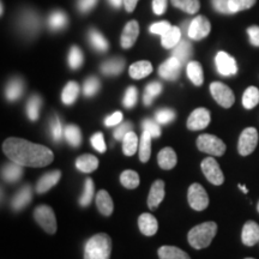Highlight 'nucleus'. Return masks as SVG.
<instances>
[{
	"label": "nucleus",
	"mask_w": 259,
	"mask_h": 259,
	"mask_svg": "<svg viewBox=\"0 0 259 259\" xmlns=\"http://www.w3.org/2000/svg\"><path fill=\"white\" fill-rule=\"evenodd\" d=\"M69 64L72 70H77L83 64V53L77 46H73L69 53Z\"/></svg>",
	"instance_id": "44"
},
{
	"label": "nucleus",
	"mask_w": 259,
	"mask_h": 259,
	"mask_svg": "<svg viewBox=\"0 0 259 259\" xmlns=\"http://www.w3.org/2000/svg\"><path fill=\"white\" fill-rule=\"evenodd\" d=\"M97 0H78V9L80 12L87 14L96 5Z\"/></svg>",
	"instance_id": "57"
},
{
	"label": "nucleus",
	"mask_w": 259,
	"mask_h": 259,
	"mask_svg": "<svg viewBox=\"0 0 259 259\" xmlns=\"http://www.w3.org/2000/svg\"><path fill=\"white\" fill-rule=\"evenodd\" d=\"M131 131H132V124H131V122H124V124L119 125L118 127L114 130L113 135H114V138L116 139V141H122L125 136Z\"/></svg>",
	"instance_id": "53"
},
{
	"label": "nucleus",
	"mask_w": 259,
	"mask_h": 259,
	"mask_svg": "<svg viewBox=\"0 0 259 259\" xmlns=\"http://www.w3.org/2000/svg\"><path fill=\"white\" fill-rule=\"evenodd\" d=\"M191 56H192V46H191L189 41H180L179 44L174 47L173 57L178 58L183 64L187 63V60L190 59Z\"/></svg>",
	"instance_id": "33"
},
{
	"label": "nucleus",
	"mask_w": 259,
	"mask_h": 259,
	"mask_svg": "<svg viewBox=\"0 0 259 259\" xmlns=\"http://www.w3.org/2000/svg\"><path fill=\"white\" fill-rule=\"evenodd\" d=\"M122 121V113L121 112H115L113 113L112 115L107 116L105 120V125L108 126V127H112V126L119 125Z\"/></svg>",
	"instance_id": "55"
},
{
	"label": "nucleus",
	"mask_w": 259,
	"mask_h": 259,
	"mask_svg": "<svg viewBox=\"0 0 259 259\" xmlns=\"http://www.w3.org/2000/svg\"><path fill=\"white\" fill-rule=\"evenodd\" d=\"M142 126H143L144 131H148L153 138H158L161 136V128L157 121L151 120V119H144Z\"/></svg>",
	"instance_id": "49"
},
{
	"label": "nucleus",
	"mask_w": 259,
	"mask_h": 259,
	"mask_svg": "<svg viewBox=\"0 0 259 259\" xmlns=\"http://www.w3.org/2000/svg\"><path fill=\"white\" fill-rule=\"evenodd\" d=\"M109 3H111L115 9H119L122 5V3H124V0H109Z\"/></svg>",
	"instance_id": "60"
},
{
	"label": "nucleus",
	"mask_w": 259,
	"mask_h": 259,
	"mask_svg": "<svg viewBox=\"0 0 259 259\" xmlns=\"http://www.w3.org/2000/svg\"><path fill=\"white\" fill-rule=\"evenodd\" d=\"M111 253L112 240L106 233L92 236L84 247V259H109Z\"/></svg>",
	"instance_id": "2"
},
{
	"label": "nucleus",
	"mask_w": 259,
	"mask_h": 259,
	"mask_svg": "<svg viewBox=\"0 0 259 259\" xmlns=\"http://www.w3.org/2000/svg\"><path fill=\"white\" fill-rule=\"evenodd\" d=\"M137 97H138L137 89H136L135 87H128L125 93L122 103H124L126 108H132V107H135L136 103H137Z\"/></svg>",
	"instance_id": "50"
},
{
	"label": "nucleus",
	"mask_w": 259,
	"mask_h": 259,
	"mask_svg": "<svg viewBox=\"0 0 259 259\" xmlns=\"http://www.w3.org/2000/svg\"><path fill=\"white\" fill-rule=\"evenodd\" d=\"M177 154L171 148H163L157 155L158 166L162 169H171L177 164Z\"/></svg>",
	"instance_id": "21"
},
{
	"label": "nucleus",
	"mask_w": 259,
	"mask_h": 259,
	"mask_svg": "<svg viewBox=\"0 0 259 259\" xmlns=\"http://www.w3.org/2000/svg\"><path fill=\"white\" fill-rule=\"evenodd\" d=\"M125 66V60L122 58H113L105 61L101 65V71L107 76H116L121 73Z\"/></svg>",
	"instance_id": "26"
},
{
	"label": "nucleus",
	"mask_w": 259,
	"mask_h": 259,
	"mask_svg": "<svg viewBox=\"0 0 259 259\" xmlns=\"http://www.w3.org/2000/svg\"><path fill=\"white\" fill-rule=\"evenodd\" d=\"M164 198V183L162 180H156L151 186L148 196V206L151 210H155L160 205Z\"/></svg>",
	"instance_id": "17"
},
{
	"label": "nucleus",
	"mask_w": 259,
	"mask_h": 259,
	"mask_svg": "<svg viewBox=\"0 0 259 259\" xmlns=\"http://www.w3.org/2000/svg\"><path fill=\"white\" fill-rule=\"evenodd\" d=\"M210 92L215 101L223 108H231L235 101L232 89L221 82H213L210 84Z\"/></svg>",
	"instance_id": "6"
},
{
	"label": "nucleus",
	"mask_w": 259,
	"mask_h": 259,
	"mask_svg": "<svg viewBox=\"0 0 259 259\" xmlns=\"http://www.w3.org/2000/svg\"><path fill=\"white\" fill-rule=\"evenodd\" d=\"M210 29H211V25H210L208 18H205L204 16H198V17L193 18L189 23L187 35H189L191 40L199 41L208 36Z\"/></svg>",
	"instance_id": "9"
},
{
	"label": "nucleus",
	"mask_w": 259,
	"mask_h": 259,
	"mask_svg": "<svg viewBox=\"0 0 259 259\" xmlns=\"http://www.w3.org/2000/svg\"><path fill=\"white\" fill-rule=\"evenodd\" d=\"M34 219L40 225V227L48 234H54L57 232V219L56 213L51 206L38 205L34 211Z\"/></svg>",
	"instance_id": "4"
},
{
	"label": "nucleus",
	"mask_w": 259,
	"mask_h": 259,
	"mask_svg": "<svg viewBox=\"0 0 259 259\" xmlns=\"http://www.w3.org/2000/svg\"><path fill=\"white\" fill-rule=\"evenodd\" d=\"M3 151L12 162L23 167H45L54 160L53 153L47 147L17 137L6 139Z\"/></svg>",
	"instance_id": "1"
},
{
	"label": "nucleus",
	"mask_w": 259,
	"mask_h": 259,
	"mask_svg": "<svg viewBox=\"0 0 259 259\" xmlns=\"http://www.w3.org/2000/svg\"><path fill=\"white\" fill-rule=\"evenodd\" d=\"M187 199H189L190 206L197 211H202L206 209L209 205V197L204 187L199 184H192L187 193Z\"/></svg>",
	"instance_id": "7"
},
{
	"label": "nucleus",
	"mask_w": 259,
	"mask_h": 259,
	"mask_svg": "<svg viewBox=\"0 0 259 259\" xmlns=\"http://www.w3.org/2000/svg\"><path fill=\"white\" fill-rule=\"evenodd\" d=\"M42 100L38 95H32L27 103V114L31 121H36L40 115Z\"/></svg>",
	"instance_id": "36"
},
{
	"label": "nucleus",
	"mask_w": 259,
	"mask_h": 259,
	"mask_svg": "<svg viewBox=\"0 0 259 259\" xmlns=\"http://www.w3.org/2000/svg\"><path fill=\"white\" fill-rule=\"evenodd\" d=\"M258 144V131L254 127H247L242 131L239 138L238 150L241 156L252 154Z\"/></svg>",
	"instance_id": "8"
},
{
	"label": "nucleus",
	"mask_w": 259,
	"mask_h": 259,
	"mask_svg": "<svg viewBox=\"0 0 259 259\" xmlns=\"http://www.w3.org/2000/svg\"><path fill=\"white\" fill-rule=\"evenodd\" d=\"M94 197V181L88 178L85 180V185H84V191L83 194L79 198V204L80 206H88L90 203H92Z\"/></svg>",
	"instance_id": "43"
},
{
	"label": "nucleus",
	"mask_w": 259,
	"mask_h": 259,
	"mask_svg": "<svg viewBox=\"0 0 259 259\" xmlns=\"http://www.w3.org/2000/svg\"><path fill=\"white\" fill-rule=\"evenodd\" d=\"M60 177H61L60 170H53V171H50V173L44 174L36 184V192L45 193L47 192V191H50L52 187L57 185L58 181L60 180Z\"/></svg>",
	"instance_id": "18"
},
{
	"label": "nucleus",
	"mask_w": 259,
	"mask_h": 259,
	"mask_svg": "<svg viewBox=\"0 0 259 259\" xmlns=\"http://www.w3.org/2000/svg\"><path fill=\"white\" fill-rule=\"evenodd\" d=\"M2 176L3 179L8 181V183H17L23 176V166H19L15 162L6 163L2 168Z\"/></svg>",
	"instance_id": "20"
},
{
	"label": "nucleus",
	"mask_w": 259,
	"mask_h": 259,
	"mask_svg": "<svg viewBox=\"0 0 259 259\" xmlns=\"http://www.w3.org/2000/svg\"><path fill=\"white\" fill-rule=\"evenodd\" d=\"M197 147L203 153L212 156H222L226 151V144L219 137L212 135H202L197 139Z\"/></svg>",
	"instance_id": "5"
},
{
	"label": "nucleus",
	"mask_w": 259,
	"mask_h": 259,
	"mask_svg": "<svg viewBox=\"0 0 259 259\" xmlns=\"http://www.w3.org/2000/svg\"><path fill=\"white\" fill-rule=\"evenodd\" d=\"M139 34V25L136 21L128 22L127 24L125 25L124 31L121 34V47L127 50V48H131L135 45L136 40H137Z\"/></svg>",
	"instance_id": "15"
},
{
	"label": "nucleus",
	"mask_w": 259,
	"mask_h": 259,
	"mask_svg": "<svg viewBox=\"0 0 259 259\" xmlns=\"http://www.w3.org/2000/svg\"><path fill=\"white\" fill-rule=\"evenodd\" d=\"M181 66H183V63L178 58L171 57L161 65L160 69H158V74L163 79L176 80L180 74Z\"/></svg>",
	"instance_id": "13"
},
{
	"label": "nucleus",
	"mask_w": 259,
	"mask_h": 259,
	"mask_svg": "<svg viewBox=\"0 0 259 259\" xmlns=\"http://www.w3.org/2000/svg\"><path fill=\"white\" fill-rule=\"evenodd\" d=\"M213 9L221 14H231L229 10V0H211Z\"/></svg>",
	"instance_id": "54"
},
{
	"label": "nucleus",
	"mask_w": 259,
	"mask_h": 259,
	"mask_svg": "<svg viewBox=\"0 0 259 259\" xmlns=\"http://www.w3.org/2000/svg\"><path fill=\"white\" fill-rule=\"evenodd\" d=\"M153 72V65L147 60L137 61L130 66L128 73L134 79H142Z\"/></svg>",
	"instance_id": "23"
},
{
	"label": "nucleus",
	"mask_w": 259,
	"mask_h": 259,
	"mask_svg": "<svg viewBox=\"0 0 259 259\" xmlns=\"http://www.w3.org/2000/svg\"><path fill=\"white\" fill-rule=\"evenodd\" d=\"M96 205H97V209H99V211L105 216H111L113 212V209H114L112 197L109 196V193L105 190H101L99 193H97Z\"/></svg>",
	"instance_id": "22"
},
{
	"label": "nucleus",
	"mask_w": 259,
	"mask_h": 259,
	"mask_svg": "<svg viewBox=\"0 0 259 259\" xmlns=\"http://www.w3.org/2000/svg\"><path fill=\"white\" fill-rule=\"evenodd\" d=\"M138 148V138L134 131L128 132L122 139V151L126 156H132L136 154Z\"/></svg>",
	"instance_id": "35"
},
{
	"label": "nucleus",
	"mask_w": 259,
	"mask_h": 259,
	"mask_svg": "<svg viewBox=\"0 0 259 259\" xmlns=\"http://www.w3.org/2000/svg\"><path fill=\"white\" fill-rule=\"evenodd\" d=\"M216 233H218V225L215 222H204L193 227L189 232L187 239L193 248L202 250L210 246Z\"/></svg>",
	"instance_id": "3"
},
{
	"label": "nucleus",
	"mask_w": 259,
	"mask_h": 259,
	"mask_svg": "<svg viewBox=\"0 0 259 259\" xmlns=\"http://www.w3.org/2000/svg\"><path fill=\"white\" fill-rule=\"evenodd\" d=\"M19 23H21V28L23 29L28 34H34L37 31L38 25H40V21L35 12L31 11H25L22 15L21 19H19Z\"/></svg>",
	"instance_id": "24"
},
{
	"label": "nucleus",
	"mask_w": 259,
	"mask_h": 259,
	"mask_svg": "<svg viewBox=\"0 0 259 259\" xmlns=\"http://www.w3.org/2000/svg\"><path fill=\"white\" fill-rule=\"evenodd\" d=\"M210 124V112L206 108H197L187 119V128L192 131L205 128Z\"/></svg>",
	"instance_id": "12"
},
{
	"label": "nucleus",
	"mask_w": 259,
	"mask_h": 259,
	"mask_svg": "<svg viewBox=\"0 0 259 259\" xmlns=\"http://www.w3.org/2000/svg\"><path fill=\"white\" fill-rule=\"evenodd\" d=\"M241 239L244 245L254 246L259 242V225L253 221H248L244 225L241 233Z\"/></svg>",
	"instance_id": "16"
},
{
	"label": "nucleus",
	"mask_w": 259,
	"mask_h": 259,
	"mask_svg": "<svg viewBox=\"0 0 259 259\" xmlns=\"http://www.w3.org/2000/svg\"><path fill=\"white\" fill-rule=\"evenodd\" d=\"M48 23L52 30H61L67 24V16L63 11H54L48 19Z\"/></svg>",
	"instance_id": "41"
},
{
	"label": "nucleus",
	"mask_w": 259,
	"mask_h": 259,
	"mask_svg": "<svg viewBox=\"0 0 259 259\" xmlns=\"http://www.w3.org/2000/svg\"><path fill=\"white\" fill-rule=\"evenodd\" d=\"M151 135L148 131H143L139 142V160L143 163L149 161L151 155Z\"/></svg>",
	"instance_id": "30"
},
{
	"label": "nucleus",
	"mask_w": 259,
	"mask_h": 259,
	"mask_svg": "<svg viewBox=\"0 0 259 259\" xmlns=\"http://www.w3.org/2000/svg\"><path fill=\"white\" fill-rule=\"evenodd\" d=\"M187 76L191 82H192L194 85L199 87L202 85L204 82V76H203V69L202 65H200L198 61H190L187 64Z\"/></svg>",
	"instance_id": "29"
},
{
	"label": "nucleus",
	"mask_w": 259,
	"mask_h": 259,
	"mask_svg": "<svg viewBox=\"0 0 259 259\" xmlns=\"http://www.w3.org/2000/svg\"><path fill=\"white\" fill-rule=\"evenodd\" d=\"M245 259H254V258H245Z\"/></svg>",
	"instance_id": "63"
},
{
	"label": "nucleus",
	"mask_w": 259,
	"mask_h": 259,
	"mask_svg": "<svg viewBox=\"0 0 259 259\" xmlns=\"http://www.w3.org/2000/svg\"><path fill=\"white\" fill-rule=\"evenodd\" d=\"M138 0H124V5L125 9L127 12H134V10L136 9V5H137Z\"/></svg>",
	"instance_id": "59"
},
{
	"label": "nucleus",
	"mask_w": 259,
	"mask_h": 259,
	"mask_svg": "<svg viewBox=\"0 0 259 259\" xmlns=\"http://www.w3.org/2000/svg\"><path fill=\"white\" fill-rule=\"evenodd\" d=\"M139 231L147 236H153L156 234L158 229L157 220L151 213H142L138 219Z\"/></svg>",
	"instance_id": "19"
},
{
	"label": "nucleus",
	"mask_w": 259,
	"mask_h": 259,
	"mask_svg": "<svg viewBox=\"0 0 259 259\" xmlns=\"http://www.w3.org/2000/svg\"><path fill=\"white\" fill-rule=\"evenodd\" d=\"M76 167L83 173H92L99 167V160L94 155H82L76 160Z\"/></svg>",
	"instance_id": "27"
},
{
	"label": "nucleus",
	"mask_w": 259,
	"mask_h": 259,
	"mask_svg": "<svg viewBox=\"0 0 259 259\" xmlns=\"http://www.w3.org/2000/svg\"><path fill=\"white\" fill-rule=\"evenodd\" d=\"M32 198V190L30 185H24L19 189L14 197H12L11 200V206L12 209L16 210V211H19L25 206L28 205L29 203L31 202Z\"/></svg>",
	"instance_id": "14"
},
{
	"label": "nucleus",
	"mask_w": 259,
	"mask_h": 259,
	"mask_svg": "<svg viewBox=\"0 0 259 259\" xmlns=\"http://www.w3.org/2000/svg\"><path fill=\"white\" fill-rule=\"evenodd\" d=\"M257 0H229V10L231 14L244 11V10L251 9L255 4Z\"/></svg>",
	"instance_id": "45"
},
{
	"label": "nucleus",
	"mask_w": 259,
	"mask_h": 259,
	"mask_svg": "<svg viewBox=\"0 0 259 259\" xmlns=\"http://www.w3.org/2000/svg\"><path fill=\"white\" fill-rule=\"evenodd\" d=\"M50 127H51V135H52V138H53V141L60 142L61 139H63L64 131H63V125H61L59 118H58L57 115H54L53 118H52Z\"/></svg>",
	"instance_id": "47"
},
{
	"label": "nucleus",
	"mask_w": 259,
	"mask_h": 259,
	"mask_svg": "<svg viewBox=\"0 0 259 259\" xmlns=\"http://www.w3.org/2000/svg\"><path fill=\"white\" fill-rule=\"evenodd\" d=\"M89 41L90 45H92L96 51L106 52L108 50V42H107L105 37H103L101 32L95 30V29H92V30L89 31Z\"/></svg>",
	"instance_id": "38"
},
{
	"label": "nucleus",
	"mask_w": 259,
	"mask_h": 259,
	"mask_svg": "<svg viewBox=\"0 0 259 259\" xmlns=\"http://www.w3.org/2000/svg\"><path fill=\"white\" fill-rule=\"evenodd\" d=\"M171 28V25L168 23L166 21H162V22H157V23H154L150 25V28H149V30L150 32H153V34H156V35H164L166 32L169 30Z\"/></svg>",
	"instance_id": "52"
},
{
	"label": "nucleus",
	"mask_w": 259,
	"mask_h": 259,
	"mask_svg": "<svg viewBox=\"0 0 259 259\" xmlns=\"http://www.w3.org/2000/svg\"><path fill=\"white\" fill-rule=\"evenodd\" d=\"M162 92V84L158 82H153L150 84H148L147 88H145V93H144V97L143 101L145 106H150L153 103L154 99L156 96H158Z\"/></svg>",
	"instance_id": "40"
},
{
	"label": "nucleus",
	"mask_w": 259,
	"mask_h": 259,
	"mask_svg": "<svg viewBox=\"0 0 259 259\" xmlns=\"http://www.w3.org/2000/svg\"><path fill=\"white\" fill-rule=\"evenodd\" d=\"M167 9V0H153V10L156 15L164 14Z\"/></svg>",
	"instance_id": "58"
},
{
	"label": "nucleus",
	"mask_w": 259,
	"mask_h": 259,
	"mask_svg": "<svg viewBox=\"0 0 259 259\" xmlns=\"http://www.w3.org/2000/svg\"><path fill=\"white\" fill-rule=\"evenodd\" d=\"M24 83L21 78H12L6 85L5 95L9 101H16L23 95Z\"/></svg>",
	"instance_id": "25"
},
{
	"label": "nucleus",
	"mask_w": 259,
	"mask_h": 259,
	"mask_svg": "<svg viewBox=\"0 0 259 259\" xmlns=\"http://www.w3.org/2000/svg\"><path fill=\"white\" fill-rule=\"evenodd\" d=\"M257 210H258V212H259V202H258V205H257Z\"/></svg>",
	"instance_id": "62"
},
{
	"label": "nucleus",
	"mask_w": 259,
	"mask_h": 259,
	"mask_svg": "<svg viewBox=\"0 0 259 259\" xmlns=\"http://www.w3.org/2000/svg\"><path fill=\"white\" fill-rule=\"evenodd\" d=\"M171 4L190 15L197 14L200 8L199 0H171Z\"/></svg>",
	"instance_id": "39"
},
{
	"label": "nucleus",
	"mask_w": 259,
	"mask_h": 259,
	"mask_svg": "<svg viewBox=\"0 0 259 259\" xmlns=\"http://www.w3.org/2000/svg\"><path fill=\"white\" fill-rule=\"evenodd\" d=\"M64 137L74 148L79 147L80 143H82V134H80L78 126L76 125L66 126L64 130Z\"/></svg>",
	"instance_id": "34"
},
{
	"label": "nucleus",
	"mask_w": 259,
	"mask_h": 259,
	"mask_svg": "<svg viewBox=\"0 0 259 259\" xmlns=\"http://www.w3.org/2000/svg\"><path fill=\"white\" fill-rule=\"evenodd\" d=\"M174 118H176V112L170 108L158 109L155 114V119L158 124H168V122L173 121Z\"/></svg>",
	"instance_id": "48"
},
{
	"label": "nucleus",
	"mask_w": 259,
	"mask_h": 259,
	"mask_svg": "<svg viewBox=\"0 0 259 259\" xmlns=\"http://www.w3.org/2000/svg\"><path fill=\"white\" fill-rule=\"evenodd\" d=\"M248 37H250V42L253 46L259 47V27H250L247 29Z\"/></svg>",
	"instance_id": "56"
},
{
	"label": "nucleus",
	"mask_w": 259,
	"mask_h": 259,
	"mask_svg": "<svg viewBox=\"0 0 259 259\" xmlns=\"http://www.w3.org/2000/svg\"><path fill=\"white\" fill-rule=\"evenodd\" d=\"M202 170L206 179H208V181H210L212 185L220 186L222 185L223 181H225V176H223L221 168H220V164L213 157H206L205 160H203Z\"/></svg>",
	"instance_id": "10"
},
{
	"label": "nucleus",
	"mask_w": 259,
	"mask_h": 259,
	"mask_svg": "<svg viewBox=\"0 0 259 259\" xmlns=\"http://www.w3.org/2000/svg\"><path fill=\"white\" fill-rule=\"evenodd\" d=\"M215 64L219 73L225 77L234 76L238 72V65L235 59L226 52H219L215 58Z\"/></svg>",
	"instance_id": "11"
},
{
	"label": "nucleus",
	"mask_w": 259,
	"mask_h": 259,
	"mask_svg": "<svg viewBox=\"0 0 259 259\" xmlns=\"http://www.w3.org/2000/svg\"><path fill=\"white\" fill-rule=\"evenodd\" d=\"M79 94V85L76 82H69L61 93V101L66 106L74 103Z\"/></svg>",
	"instance_id": "32"
},
{
	"label": "nucleus",
	"mask_w": 259,
	"mask_h": 259,
	"mask_svg": "<svg viewBox=\"0 0 259 259\" xmlns=\"http://www.w3.org/2000/svg\"><path fill=\"white\" fill-rule=\"evenodd\" d=\"M120 181L126 189L134 190L139 185V176L135 170H125L121 173Z\"/></svg>",
	"instance_id": "42"
},
{
	"label": "nucleus",
	"mask_w": 259,
	"mask_h": 259,
	"mask_svg": "<svg viewBox=\"0 0 259 259\" xmlns=\"http://www.w3.org/2000/svg\"><path fill=\"white\" fill-rule=\"evenodd\" d=\"M90 142H92V145L96 151H99V153H105L107 147L105 143V138H103V135L101 132H97V134L94 135L93 137L90 138Z\"/></svg>",
	"instance_id": "51"
},
{
	"label": "nucleus",
	"mask_w": 259,
	"mask_h": 259,
	"mask_svg": "<svg viewBox=\"0 0 259 259\" xmlns=\"http://www.w3.org/2000/svg\"><path fill=\"white\" fill-rule=\"evenodd\" d=\"M259 103V90L255 87H248L242 96V105L246 109L254 108Z\"/></svg>",
	"instance_id": "37"
},
{
	"label": "nucleus",
	"mask_w": 259,
	"mask_h": 259,
	"mask_svg": "<svg viewBox=\"0 0 259 259\" xmlns=\"http://www.w3.org/2000/svg\"><path fill=\"white\" fill-rule=\"evenodd\" d=\"M161 44L164 48H174L181 41V31L178 27H171L161 36Z\"/></svg>",
	"instance_id": "31"
},
{
	"label": "nucleus",
	"mask_w": 259,
	"mask_h": 259,
	"mask_svg": "<svg viewBox=\"0 0 259 259\" xmlns=\"http://www.w3.org/2000/svg\"><path fill=\"white\" fill-rule=\"evenodd\" d=\"M157 254L160 259H191L186 252L176 246H162L158 248Z\"/></svg>",
	"instance_id": "28"
},
{
	"label": "nucleus",
	"mask_w": 259,
	"mask_h": 259,
	"mask_svg": "<svg viewBox=\"0 0 259 259\" xmlns=\"http://www.w3.org/2000/svg\"><path fill=\"white\" fill-rule=\"evenodd\" d=\"M239 189H240L244 193H247V192H248V190L246 189V187H245L244 185H241V184H239Z\"/></svg>",
	"instance_id": "61"
},
{
	"label": "nucleus",
	"mask_w": 259,
	"mask_h": 259,
	"mask_svg": "<svg viewBox=\"0 0 259 259\" xmlns=\"http://www.w3.org/2000/svg\"><path fill=\"white\" fill-rule=\"evenodd\" d=\"M100 90V80L96 77H89L88 79L84 82L83 93L85 96H94Z\"/></svg>",
	"instance_id": "46"
}]
</instances>
